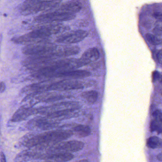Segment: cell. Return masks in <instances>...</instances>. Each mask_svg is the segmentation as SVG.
<instances>
[{"instance_id":"6da1fadb","label":"cell","mask_w":162,"mask_h":162,"mask_svg":"<svg viewBox=\"0 0 162 162\" xmlns=\"http://www.w3.org/2000/svg\"><path fill=\"white\" fill-rule=\"evenodd\" d=\"M70 30L68 26L62 24H51L36 30L31 31L28 34L14 39V42L17 43H24L35 42L47 38L50 36L62 33Z\"/></svg>"},{"instance_id":"7a4b0ae2","label":"cell","mask_w":162,"mask_h":162,"mask_svg":"<svg viewBox=\"0 0 162 162\" xmlns=\"http://www.w3.org/2000/svg\"><path fill=\"white\" fill-rule=\"evenodd\" d=\"M76 14L65 12L64 11L56 10L52 12L39 15L36 17L35 20L38 22H65L74 19Z\"/></svg>"},{"instance_id":"3957f363","label":"cell","mask_w":162,"mask_h":162,"mask_svg":"<svg viewBox=\"0 0 162 162\" xmlns=\"http://www.w3.org/2000/svg\"><path fill=\"white\" fill-rule=\"evenodd\" d=\"M87 35V31L82 30L67 31L58 36L56 41L65 44L77 43L83 41Z\"/></svg>"},{"instance_id":"277c9868","label":"cell","mask_w":162,"mask_h":162,"mask_svg":"<svg viewBox=\"0 0 162 162\" xmlns=\"http://www.w3.org/2000/svg\"><path fill=\"white\" fill-rule=\"evenodd\" d=\"M56 47L57 46L53 44L40 41L38 43L28 45L23 49V51L27 54H31L45 52H52L54 51Z\"/></svg>"},{"instance_id":"5b68a950","label":"cell","mask_w":162,"mask_h":162,"mask_svg":"<svg viewBox=\"0 0 162 162\" xmlns=\"http://www.w3.org/2000/svg\"><path fill=\"white\" fill-rule=\"evenodd\" d=\"M54 55L59 57H68L78 54L80 52V48L77 46H63L57 47L55 49Z\"/></svg>"},{"instance_id":"8992f818","label":"cell","mask_w":162,"mask_h":162,"mask_svg":"<svg viewBox=\"0 0 162 162\" xmlns=\"http://www.w3.org/2000/svg\"><path fill=\"white\" fill-rule=\"evenodd\" d=\"M100 56V52L97 48H89L83 53L79 60L83 66H85L98 60Z\"/></svg>"},{"instance_id":"52a82bcc","label":"cell","mask_w":162,"mask_h":162,"mask_svg":"<svg viewBox=\"0 0 162 162\" xmlns=\"http://www.w3.org/2000/svg\"><path fill=\"white\" fill-rule=\"evenodd\" d=\"M84 144L79 141H70L65 142L59 146V149L67 153H74L79 151L83 148Z\"/></svg>"},{"instance_id":"ba28073f","label":"cell","mask_w":162,"mask_h":162,"mask_svg":"<svg viewBox=\"0 0 162 162\" xmlns=\"http://www.w3.org/2000/svg\"><path fill=\"white\" fill-rule=\"evenodd\" d=\"M58 10L64 11L65 12L76 14L79 12L82 8L81 3L77 1H70L61 4L58 6Z\"/></svg>"},{"instance_id":"9c48e42d","label":"cell","mask_w":162,"mask_h":162,"mask_svg":"<svg viewBox=\"0 0 162 162\" xmlns=\"http://www.w3.org/2000/svg\"><path fill=\"white\" fill-rule=\"evenodd\" d=\"M55 87L62 90H77L84 88L81 82L77 81H67L56 85Z\"/></svg>"},{"instance_id":"30bf717a","label":"cell","mask_w":162,"mask_h":162,"mask_svg":"<svg viewBox=\"0 0 162 162\" xmlns=\"http://www.w3.org/2000/svg\"><path fill=\"white\" fill-rule=\"evenodd\" d=\"M91 75L90 72L84 70H71L62 72L59 76L70 79H81L87 78Z\"/></svg>"},{"instance_id":"8fae6325","label":"cell","mask_w":162,"mask_h":162,"mask_svg":"<svg viewBox=\"0 0 162 162\" xmlns=\"http://www.w3.org/2000/svg\"><path fill=\"white\" fill-rule=\"evenodd\" d=\"M91 129L88 125H79L73 128V134H74L79 138H85L91 134Z\"/></svg>"},{"instance_id":"7c38bea8","label":"cell","mask_w":162,"mask_h":162,"mask_svg":"<svg viewBox=\"0 0 162 162\" xmlns=\"http://www.w3.org/2000/svg\"><path fill=\"white\" fill-rule=\"evenodd\" d=\"M81 96L89 103H95L98 99V93L94 90L84 92L82 93Z\"/></svg>"},{"instance_id":"4fadbf2b","label":"cell","mask_w":162,"mask_h":162,"mask_svg":"<svg viewBox=\"0 0 162 162\" xmlns=\"http://www.w3.org/2000/svg\"><path fill=\"white\" fill-rule=\"evenodd\" d=\"M147 146L150 148H157L161 147L162 141L160 138L157 136H151L147 140Z\"/></svg>"},{"instance_id":"5bb4252c","label":"cell","mask_w":162,"mask_h":162,"mask_svg":"<svg viewBox=\"0 0 162 162\" xmlns=\"http://www.w3.org/2000/svg\"><path fill=\"white\" fill-rule=\"evenodd\" d=\"M150 130L152 132L157 131L158 134L162 131V120L155 119L152 121L150 124Z\"/></svg>"},{"instance_id":"9a60e30c","label":"cell","mask_w":162,"mask_h":162,"mask_svg":"<svg viewBox=\"0 0 162 162\" xmlns=\"http://www.w3.org/2000/svg\"><path fill=\"white\" fill-rule=\"evenodd\" d=\"M146 38L150 44L153 45H158L161 44V40L157 36L151 33H147L146 35Z\"/></svg>"},{"instance_id":"2e32d148","label":"cell","mask_w":162,"mask_h":162,"mask_svg":"<svg viewBox=\"0 0 162 162\" xmlns=\"http://www.w3.org/2000/svg\"><path fill=\"white\" fill-rule=\"evenodd\" d=\"M153 116L154 117L155 119L162 120V112L160 110H155L153 114Z\"/></svg>"},{"instance_id":"e0dca14e","label":"cell","mask_w":162,"mask_h":162,"mask_svg":"<svg viewBox=\"0 0 162 162\" xmlns=\"http://www.w3.org/2000/svg\"><path fill=\"white\" fill-rule=\"evenodd\" d=\"M153 32H154V34H155L156 35L161 36V34H162L161 26H159V25H157V26H156V27L154 28Z\"/></svg>"},{"instance_id":"ac0fdd59","label":"cell","mask_w":162,"mask_h":162,"mask_svg":"<svg viewBox=\"0 0 162 162\" xmlns=\"http://www.w3.org/2000/svg\"><path fill=\"white\" fill-rule=\"evenodd\" d=\"M160 75L159 72L158 71H154L153 73V79L154 81H157L158 79H159Z\"/></svg>"},{"instance_id":"d6986e66","label":"cell","mask_w":162,"mask_h":162,"mask_svg":"<svg viewBox=\"0 0 162 162\" xmlns=\"http://www.w3.org/2000/svg\"><path fill=\"white\" fill-rule=\"evenodd\" d=\"M6 89V86L3 82H0V93L4 92Z\"/></svg>"},{"instance_id":"ffe728a7","label":"cell","mask_w":162,"mask_h":162,"mask_svg":"<svg viewBox=\"0 0 162 162\" xmlns=\"http://www.w3.org/2000/svg\"><path fill=\"white\" fill-rule=\"evenodd\" d=\"M0 161L1 162H6L5 156L3 152H0Z\"/></svg>"},{"instance_id":"44dd1931","label":"cell","mask_w":162,"mask_h":162,"mask_svg":"<svg viewBox=\"0 0 162 162\" xmlns=\"http://www.w3.org/2000/svg\"><path fill=\"white\" fill-rule=\"evenodd\" d=\"M157 58L158 59V60L159 62L160 63H161V61H162V52L161 50L158 52L157 55Z\"/></svg>"},{"instance_id":"7402d4cb","label":"cell","mask_w":162,"mask_h":162,"mask_svg":"<svg viewBox=\"0 0 162 162\" xmlns=\"http://www.w3.org/2000/svg\"><path fill=\"white\" fill-rule=\"evenodd\" d=\"M157 158H158V159L160 161H162V154H161V153L158 155V156H157Z\"/></svg>"},{"instance_id":"603a6c76","label":"cell","mask_w":162,"mask_h":162,"mask_svg":"<svg viewBox=\"0 0 162 162\" xmlns=\"http://www.w3.org/2000/svg\"><path fill=\"white\" fill-rule=\"evenodd\" d=\"M3 40V35L2 34H0V50H1V42Z\"/></svg>"},{"instance_id":"cb8c5ba5","label":"cell","mask_w":162,"mask_h":162,"mask_svg":"<svg viewBox=\"0 0 162 162\" xmlns=\"http://www.w3.org/2000/svg\"><path fill=\"white\" fill-rule=\"evenodd\" d=\"M79 161H81V162H84V161H85V162H87L88 161H87V160H81Z\"/></svg>"}]
</instances>
